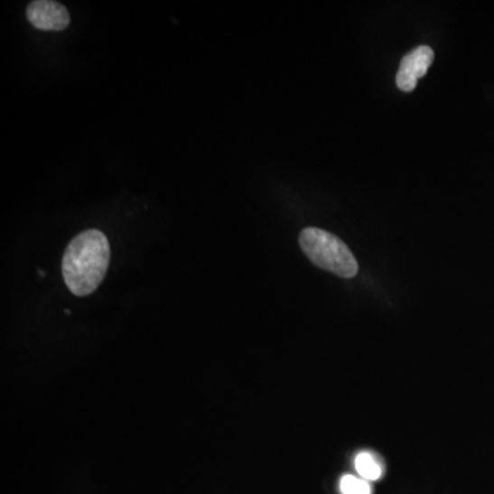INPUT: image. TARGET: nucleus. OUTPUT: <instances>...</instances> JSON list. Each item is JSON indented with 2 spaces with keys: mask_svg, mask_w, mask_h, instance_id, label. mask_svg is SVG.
I'll use <instances>...</instances> for the list:
<instances>
[{
  "mask_svg": "<svg viewBox=\"0 0 494 494\" xmlns=\"http://www.w3.org/2000/svg\"><path fill=\"white\" fill-rule=\"evenodd\" d=\"M110 245L98 229H87L70 240L62 260L66 286L78 297L92 294L109 268Z\"/></svg>",
  "mask_w": 494,
  "mask_h": 494,
  "instance_id": "1",
  "label": "nucleus"
},
{
  "mask_svg": "<svg viewBox=\"0 0 494 494\" xmlns=\"http://www.w3.org/2000/svg\"><path fill=\"white\" fill-rule=\"evenodd\" d=\"M300 246L309 260L340 277L356 276L359 264L348 246L330 232L321 228H305L300 235Z\"/></svg>",
  "mask_w": 494,
  "mask_h": 494,
  "instance_id": "2",
  "label": "nucleus"
},
{
  "mask_svg": "<svg viewBox=\"0 0 494 494\" xmlns=\"http://www.w3.org/2000/svg\"><path fill=\"white\" fill-rule=\"evenodd\" d=\"M433 60H434V51L427 46L416 47L408 52L401 61L397 78H396L398 89L404 92L414 91L416 89L417 80L426 76Z\"/></svg>",
  "mask_w": 494,
  "mask_h": 494,
  "instance_id": "3",
  "label": "nucleus"
},
{
  "mask_svg": "<svg viewBox=\"0 0 494 494\" xmlns=\"http://www.w3.org/2000/svg\"><path fill=\"white\" fill-rule=\"evenodd\" d=\"M26 17L41 31H63L70 23V15L63 5L52 0H34L26 7Z\"/></svg>",
  "mask_w": 494,
  "mask_h": 494,
  "instance_id": "4",
  "label": "nucleus"
},
{
  "mask_svg": "<svg viewBox=\"0 0 494 494\" xmlns=\"http://www.w3.org/2000/svg\"><path fill=\"white\" fill-rule=\"evenodd\" d=\"M356 470L359 475L366 480H377L383 475V466L374 454L361 452L356 457Z\"/></svg>",
  "mask_w": 494,
  "mask_h": 494,
  "instance_id": "5",
  "label": "nucleus"
},
{
  "mask_svg": "<svg viewBox=\"0 0 494 494\" xmlns=\"http://www.w3.org/2000/svg\"><path fill=\"white\" fill-rule=\"evenodd\" d=\"M342 494H372V488L368 480L353 475H343L340 482Z\"/></svg>",
  "mask_w": 494,
  "mask_h": 494,
  "instance_id": "6",
  "label": "nucleus"
}]
</instances>
